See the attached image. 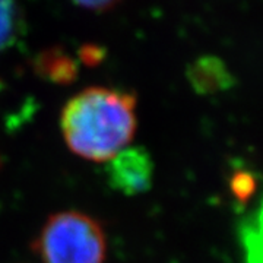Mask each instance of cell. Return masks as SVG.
Masks as SVG:
<instances>
[{
	"mask_svg": "<svg viewBox=\"0 0 263 263\" xmlns=\"http://www.w3.org/2000/svg\"><path fill=\"white\" fill-rule=\"evenodd\" d=\"M60 123L73 154L107 162L127 148L135 136L136 98L113 88H85L67 101Z\"/></svg>",
	"mask_w": 263,
	"mask_h": 263,
	"instance_id": "1",
	"label": "cell"
},
{
	"mask_svg": "<svg viewBox=\"0 0 263 263\" xmlns=\"http://www.w3.org/2000/svg\"><path fill=\"white\" fill-rule=\"evenodd\" d=\"M35 249L44 263H104L107 240L92 216L65 211L48 218Z\"/></svg>",
	"mask_w": 263,
	"mask_h": 263,
	"instance_id": "2",
	"label": "cell"
},
{
	"mask_svg": "<svg viewBox=\"0 0 263 263\" xmlns=\"http://www.w3.org/2000/svg\"><path fill=\"white\" fill-rule=\"evenodd\" d=\"M107 162L105 176L114 190L126 196H136L152 187L154 161L145 148L127 146Z\"/></svg>",
	"mask_w": 263,
	"mask_h": 263,
	"instance_id": "3",
	"label": "cell"
},
{
	"mask_svg": "<svg viewBox=\"0 0 263 263\" xmlns=\"http://www.w3.org/2000/svg\"><path fill=\"white\" fill-rule=\"evenodd\" d=\"M187 79L199 95L219 94L235 85L234 75L221 57L206 54L195 59L187 67Z\"/></svg>",
	"mask_w": 263,
	"mask_h": 263,
	"instance_id": "4",
	"label": "cell"
},
{
	"mask_svg": "<svg viewBox=\"0 0 263 263\" xmlns=\"http://www.w3.org/2000/svg\"><path fill=\"white\" fill-rule=\"evenodd\" d=\"M34 70L40 78L60 85L72 84L78 78V63L63 48L50 47L34 59Z\"/></svg>",
	"mask_w": 263,
	"mask_h": 263,
	"instance_id": "5",
	"label": "cell"
},
{
	"mask_svg": "<svg viewBox=\"0 0 263 263\" xmlns=\"http://www.w3.org/2000/svg\"><path fill=\"white\" fill-rule=\"evenodd\" d=\"M238 245L245 263H262V203L243 216L237 227Z\"/></svg>",
	"mask_w": 263,
	"mask_h": 263,
	"instance_id": "6",
	"label": "cell"
},
{
	"mask_svg": "<svg viewBox=\"0 0 263 263\" xmlns=\"http://www.w3.org/2000/svg\"><path fill=\"white\" fill-rule=\"evenodd\" d=\"M24 12L15 2H0V53L18 43L24 35Z\"/></svg>",
	"mask_w": 263,
	"mask_h": 263,
	"instance_id": "7",
	"label": "cell"
},
{
	"mask_svg": "<svg viewBox=\"0 0 263 263\" xmlns=\"http://www.w3.org/2000/svg\"><path fill=\"white\" fill-rule=\"evenodd\" d=\"M230 187L235 199L240 203H245L253 196L254 190H256V180L247 171H237L230 181Z\"/></svg>",
	"mask_w": 263,
	"mask_h": 263,
	"instance_id": "8",
	"label": "cell"
},
{
	"mask_svg": "<svg viewBox=\"0 0 263 263\" xmlns=\"http://www.w3.org/2000/svg\"><path fill=\"white\" fill-rule=\"evenodd\" d=\"M105 57V48L97 44H85L79 50V60L86 66H98Z\"/></svg>",
	"mask_w": 263,
	"mask_h": 263,
	"instance_id": "9",
	"label": "cell"
},
{
	"mask_svg": "<svg viewBox=\"0 0 263 263\" xmlns=\"http://www.w3.org/2000/svg\"><path fill=\"white\" fill-rule=\"evenodd\" d=\"M117 5L119 3L114 0H111V2L101 0V2H79V3H76V6H79L85 10H89V12H95V13H104L107 10H111Z\"/></svg>",
	"mask_w": 263,
	"mask_h": 263,
	"instance_id": "10",
	"label": "cell"
},
{
	"mask_svg": "<svg viewBox=\"0 0 263 263\" xmlns=\"http://www.w3.org/2000/svg\"><path fill=\"white\" fill-rule=\"evenodd\" d=\"M0 89H2V82H0Z\"/></svg>",
	"mask_w": 263,
	"mask_h": 263,
	"instance_id": "11",
	"label": "cell"
}]
</instances>
